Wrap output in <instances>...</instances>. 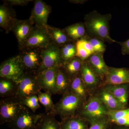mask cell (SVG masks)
<instances>
[{
	"instance_id": "cell-1",
	"label": "cell",
	"mask_w": 129,
	"mask_h": 129,
	"mask_svg": "<svg viewBox=\"0 0 129 129\" xmlns=\"http://www.w3.org/2000/svg\"><path fill=\"white\" fill-rule=\"evenodd\" d=\"M112 16L110 13L102 14L96 11H92L85 16L84 24L87 35L109 44L117 43L110 35L109 23Z\"/></svg>"
},
{
	"instance_id": "cell-2",
	"label": "cell",
	"mask_w": 129,
	"mask_h": 129,
	"mask_svg": "<svg viewBox=\"0 0 129 129\" xmlns=\"http://www.w3.org/2000/svg\"><path fill=\"white\" fill-rule=\"evenodd\" d=\"M85 102L81 98L69 91L62 95L60 100L55 104L51 113L59 116L61 120L77 115L78 112Z\"/></svg>"
},
{
	"instance_id": "cell-3",
	"label": "cell",
	"mask_w": 129,
	"mask_h": 129,
	"mask_svg": "<svg viewBox=\"0 0 129 129\" xmlns=\"http://www.w3.org/2000/svg\"><path fill=\"white\" fill-rule=\"evenodd\" d=\"M108 111L100 99L95 95H92L84 103L77 115L90 124L107 117Z\"/></svg>"
},
{
	"instance_id": "cell-4",
	"label": "cell",
	"mask_w": 129,
	"mask_h": 129,
	"mask_svg": "<svg viewBox=\"0 0 129 129\" xmlns=\"http://www.w3.org/2000/svg\"><path fill=\"white\" fill-rule=\"evenodd\" d=\"M25 73L20 56L9 58L3 62L0 67L1 78L11 80L17 84Z\"/></svg>"
},
{
	"instance_id": "cell-5",
	"label": "cell",
	"mask_w": 129,
	"mask_h": 129,
	"mask_svg": "<svg viewBox=\"0 0 129 129\" xmlns=\"http://www.w3.org/2000/svg\"><path fill=\"white\" fill-rule=\"evenodd\" d=\"M42 114L35 113L23 106L14 120L7 125L11 129H35Z\"/></svg>"
},
{
	"instance_id": "cell-6",
	"label": "cell",
	"mask_w": 129,
	"mask_h": 129,
	"mask_svg": "<svg viewBox=\"0 0 129 129\" xmlns=\"http://www.w3.org/2000/svg\"><path fill=\"white\" fill-rule=\"evenodd\" d=\"M23 106L15 97L3 98L0 102L1 124H8L14 120Z\"/></svg>"
},
{
	"instance_id": "cell-7",
	"label": "cell",
	"mask_w": 129,
	"mask_h": 129,
	"mask_svg": "<svg viewBox=\"0 0 129 129\" xmlns=\"http://www.w3.org/2000/svg\"><path fill=\"white\" fill-rule=\"evenodd\" d=\"M41 56L42 64L37 74L55 66H62L63 62L62 59L61 49L54 43H52L44 48L41 51Z\"/></svg>"
},
{
	"instance_id": "cell-8",
	"label": "cell",
	"mask_w": 129,
	"mask_h": 129,
	"mask_svg": "<svg viewBox=\"0 0 129 129\" xmlns=\"http://www.w3.org/2000/svg\"><path fill=\"white\" fill-rule=\"evenodd\" d=\"M41 91L35 76L25 73L17 83V89L15 97L20 101L28 97L37 95Z\"/></svg>"
},
{
	"instance_id": "cell-9",
	"label": "cell",
	"mask_w": 129,
	"mask_h": 129,
	"mask_svg": "<svg viewBox=\"0 0 129 129\" xmlns=\"http://www.w3.org/2000/svg\"><path fill=\"white\" fill-rule=\"evenodd\" d=\"M59 66H56L41 72L35 76L41 90L52 95L56 94V83Z\"/></svg>"
},
{
	"instance_id": "cell-10",
	"label": "cell",
	"mask_w": 129,
	"mask_h": 129,
	"mask_svg": "<svg viewBox=\"0 0 129 129\" xmlns=\"http://www.w3.org/2000/svg\"><path fill=\"white\" fill-rule=\"evenodd\" d=\"M52 41L45 29L35 26L25 41L23 47L44 48L51 44Z\"/></svg>"
},
{
	"instance_id": "cell-11",
	"label": "cell",
	"mask_w": 129,
	"mask_h": 129,
	"mask_svg": "<svg viewBox=\"0 0 129 129\" xmlns=\"http://www.w3.org/2000/svg\"><path fill=\"white\" fill-rule=\"evenodd\" d=\"M51 8L43 1L38 0L35 2L29 20L36 27L45 29Z\"/></svg>"
},
{
	"instance_id": "cell-12",
	"label": "cell",
	"mask_w": 129,
	"mask_h": 129,
	"mask_svg": "<svg viewBox=\"0 0 129 129\" xmlns=\"http://www.w3.org/2000/svg\"><path fill=\"white\" fill-rule=\"evenodd\" d=\"M80 75L91 95L103 85L104 80L91 69L86 61L83 62Z\"/></svg>"
},
{
	"instance_id": "cell-13",
	"label": "cell",
	"mask_w": 129,
	"mask_h": 129,
	"mask_svg": "<svg viewBox=\"0 0 129 129\" xmlns=\"http://www.w3.org/2000/svg\"><path fill=\"white\" fill-rule=\"evenodd\" d=\"M36 50H29L20 56L25 73L35 76L42 64L41 53Z\"/></svg>"
},
{
	"instance_id": "cell-14",
	"label": "cell",
	"mask_w": 129,
	"mask_h": 129,
	"mask_svg": "<svg viewBox=\"0 0 129 129\" xmlns=\"http://www.w3.org/2000/svg\"><path fill=\"white\" fill-rule=\"evenodd\" d=\"M127 83H129L128 69L109 67L108 72L104 78L103 85Z\"/></svg>"
},
{
	"instance_id": "cell-15",
	"label": "cell",
	"mask_w": 129,
	"mask_h": 129,
	"mask_svg": "<svg viewBox=\"0 0 129 129\" xmlns=\"http://www.w3.org/2000/svg\"><path fill=\"white\" fill-rule=\"evenodd\" d=\"M92 95H95L100 99L108 111L127 108L122 105L112 94L103 86L100 87Z\"/></svg>"
},
{
	"instance_id": "cell-16",
	"label": "cell",
	"mask_w": 129,
	"mask_h": 129,
	"mask_svg": "<svg viewBox=\"0 0 129 129\" xmlns=\"http://www.w3.org/2000/svg\"><path fill=\"white\" fill-rule=\"evenodd\" d=\"M29 19L25 21L16 20L12 30H13L19 44L23 47L25 41L34 27Z\"/></svg>"
},
{
	"instance_id": "cell-17",
	"label": "cell",
	"mask_w": 129,
	"mask_h": 129,
	"mask_svg": "<svg viewBox=\"0 0 129 129\" xmlns=\"http://www.w3.org/2000/svg\"><path fill=\"white\" fill-rule=\"evenodd\" d=\"M103 54L95 52L90 55L86 61L91 69L104 80L105 76L108 72L109 67L104 61Z\"/></svg>"
},
{
	"instance_id": "cell-18",
	"label": "cell",
	"mask_w": 129,
	"mask_h": 129,
	"mask_svg": "<svg viewBox=\"0 0 129 129\" xmlns=\"http://www.w3.org/2000/svg\"><path fill=\"white\" fill-rule=\"evenodd\" d=\"M104 88L111 92L116 99L127 108L129 98V83L120 85H106Z\"/></svg>"
},
{
	"instance_id": "cell-19",
	"label": "cell",
	"mask_w": 129,
	"mask_h": 129,
	"mask_svg": "<svg viewBox=\"0 0 129 129\" xmlns=\"http://www.w3.org/2000/svg\"><path fill=\"white\" fill-rule=\"evenodd\" d=\"M69 91L85 102L91 95L80 74L72 79Z\"/></svg>"
},
{
	"instance_id": "cell-20",
	"label": "cell",
	"mask_w": 129,
	"mask_h": 129,
	"mask_svg": "<svg viewBox=\"0 0 129 129\" xmlns=\"http://www.w3.org/2000/svg\"><path fill=\"white\" fill-rule=\"evenodd\" d=\"M107 117L113 125L129 127V108L109 111Z\"/></svg>"
},
{
	"instance_id": "cell-21",
	"label": "cell",
	"mask_w": 129,
	"mask_h": 129,
	"mask_svg": "<svg viewBox=\"0 0 129 129\" xmlns=\"http://www.w3.org/2000/svg\"><path fill=\"white\" fill-rule=\"evenodd\" d=\"M72 78L61 66H60L56 80V94L63 95L69 91Z\"/></svg>"
},
{
	"instance_id": "cell-22",
	"label": "cell",
	"mask_w": 129,
	"mask_h": 129,
	"mask_svg": "<svg viewBox=\"0 0 129 129\" xmlns=\"http://www.w3.org/2000/svg\"><path fill=\"white\" fill-rule=\"evenodd\" d=\"M46 30L52 41L57 45L63 46L68 43L74 42L70 39L64 30H61L47 25Z\"/></svg>"
},
{
	"instance_id": "cell-23",
	"label": "cell",
	"mask_w": 129,
	"mask_h": 129,
	"mask_svg": "<svg viewBox=\"0 0 129 129\" xmlns=\"http://www.w3.org/2000/svg\"><path fill=\"white\" fill-rule=\"evenodd\" d=\"M55 116L51 113H43L35 129H61V122L56 120Z\"/></svg>"
},
{
	"instance_id": "cell-24",
	"label": "cell",
	"mask_w": 129,
	"mask_h": 129,
	"mask_svg": "<svg viewBox=\"0 0 129 129\" xmlns=\"http://www.w3.org/2000/svg\"><path fill=\"white\" fill-rule=\"evenodd\" d=\"M63 30L73 41H78L84 39L87 35L84 23H78L70 25Z\"/></svg>"
},
{
	"instance_id": "cell-25",
	"label": "cell",
	"mask_w": 129,
	"mask_h": 129,
	"mask_svg": "<svg viewBox=\"0 0 129 129\" xmlns=\"http://www.w3.org/2000/svg\"><path fill=\"white\" fill-rule=\"evenodd\" d=\"M61 129H89L90 123L83 118L76 115L61 120Z\"/></svg>"
},
{
	"instance_id": "cell-26",
	"label": "cell",
	"mask_w": 129,
	"mask_h": 129,
	"mask_svg": "<svg viewBox=\"0 0 129 129\" xmlns=\"http://www.w3.org/2000/svg\"><path fill=\"white\" fill-rule=\"evenodd\" d=\"M17 84L11 80L1 78L0 80V96L2 98L15 97Z\"/></svg>"
},
{
	"instance_id": "cell-27",
	"label": "cell",
	"mask_w": 129,
	"mask_h": 129,
	"mask_svg": "<svg viewBox=\"0 0 129 129\" xmlns=\"http://www.w3.org/2000/svg\"><path fill=\"white\" fill-rule=\"evenodd\" d=\"M83 62H84L76 56L68 61L63 62L61 66L72 79L80 74Z\"/></svg>"
},
{
	"instance_id": "cell-28",
	"label": "cell",
	"mask_w": 129,
	"mask_h": 129,
	"mask_svg": "<svg viewBox=\"0 0 129 129\" xmlns=\"http://www.w3.org/2000/svg\"><path fill=\"white\" fill-rule=\"evenodd\" d=\"M17 19L13 18L7 8L1 6L0 8V26L8 31L12 30Z\"/></svg>"
},
{
	"instance_id": "cell-29",
	"label": "cell",
	"mask_w": 129,
	"mask_h": 129,
	"mask_svg": "<svg viewBox=\"0 0 129 129\" xmlns=\"http://www.w3.org/2000/svg\"><path fill=\"white\" fill-rule=\"evenodd\" d=\"M39 102L45 109L46 113H52L55 108L51 98L52 95L48 92L41 91L37 95Z\"/></svg>"
},
{
	"instance_id": "cell-30",
	"label": "cell",
	"mask_w": 129,
	"mask_h": 129,
	"mask_svg": "<svg viewBox=\"0 0 129 129\" xmlns=\"http://www.w3.org/2000/svg\"><path fill=\"white\" fill-rule=\"evenodd\" d=\"M61 51L62 59L63 62L69 61L73 58L76 57V43L70 42L62 46L61 49Z\"/></svg>"
},
{
	"instance_id": "cell-31",
	"label": "cell",
	"mask_w": 129,
	"mask_h": 129,
	"mask_svg": "<svg viewBox=\"0 0 129 129\" xmlns=\"http://www.w3.org/2000/svg\"><path fill=\"white\" fill-rule=\"evenodd\" d=\"M19 101L22 105L25 106L35 113L37 109L40 108L37 95L28 97Z\"/></svg>"
},
{
	"instance_id": "cell-32",
	"label": "cell",
	"mask_w": 129,
	"mask_h": 129,
	"mask_svg": "<svg viewBox=\"0 0 129 129\" xmlns=\"http://www.w3.org/2000/svg\"><path fill=\"white\" fill-rule=\"evenodd\" d=\"M84 39L88 41L92 46L95 52L104 53L106 50V46L104 43V42L102 40L90 37L88 35Z\"/></svg>"
},
{
	"instance_id": "cell-33",
	"label": "cell",
	"mask_w": 129,
	"mask_h": 129,
	"mask_svg": "<svg viewBox=\"0 0 129 129\" xmlns=\"http://www.w3.org/2000/svg\"><path fill=\"white\" fill-rule=\"evenodd\" d=\"M113 125L107 117L91 122L90 124L89 129H111Z\"/></svg>"
},
{
	"instance_id": "cell-34",
	"label": "cell",
	"mask_w": 129,
	"mask_h": 129,
	"mask_svg": "<svg viewBox=\"0 0 129 129\" xmlns=\"http://www.w3.org/2000/svg\"><path fill=\"white\" fill-rule=\"evenodd\" d=\"M76 56L79 58L82 61L84 62L87 60L90 55L89 53L78 41L76 42Z\"/></svg>"
},
{
	"instance_id": "cell-35",
	"label": "cell",
	"mask_w": 129,
	"mask_h": 129,
	"mask_svg": "<svg viewBox=\"0 0 129 129\" xmlns=\"http://www.w3.org/2000/svg\"><path fill=\"white\" fill-rule=\"evenodd\" d=\"M77 41H78L84 48H85L90 55L95 53V51L91 44L85 39H82L79 40Z\"/></svg>"
},
{
	"instance_id": "cell-36",
	"label": "cell",
	"mask_w": 129,
	"mask_h": 129,
	"mask_svg": "<svg viewBox=\"0 0 129 129\" xmlns=\"http://www.w3.org/2000/svg\"><path fill=\"white\" fill-rule=\"evenodd\" d=\"M121 47V53L123 55H129V39L124 42H118Z\"/></svg>"
},
{
	"instance_id": "cell-37",
	"label": "cell",
	"mask_w": 129,
	"mask_h": 129,
	"mask_svg": "<svg viewBox=\"0 0 129 129\" xmlns=\"http://www.w3.org/2000/svg\"><path fill=\"white\" fill-rule=\"evenodd\" d=\"M7 2L12 5H17V6H24L28 4V3L30 1V0H9L7 1Z\"/></svg>"
},
{
	"instance_id": "cell-38",
	"label": "cell",
	"mask_w": 129,
	"mask_h": 129,
	"mask_svg": "<svg viewBox=\"0 0 129 129\" xmlns=\"http://www.w3.org/2000/svg\"><path fill=\"white\" fill-rule=\"evenodd\" d=\"M111 129H129V127L119 126L117 125H113Z\"/></svg>"
},
{
	"instance_id": "cell-39",
	"label": "cell",
	"mask_w": 129,
	"mask_h": 129,
	"mask_svg": "<svg viewBox=\"0 0 129 129\" xmlns=\"http://www.w3.org/2000/svg\"><path fill=\"white\" fill-rule=\"evenodd\" d=\"M71 2H73V3H79V4H83V3H84L85 2H86V1H72Z\"/></svg>"
}]
</instances>
